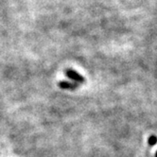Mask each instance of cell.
I'll return each mask as SVG.
<instances>
[{
  "mask_svg": "<svg viewBox=\"0 0 157 157\" xmlns=\"http://www.w3.org/2000/svg\"><path fill=\"white\" fill-rule=\"evenodd\" d=\"M156 157H157V152H156Z\"/></svg>",
  "mask_w": 157,
  "mask_h": 157,
  "instance_id": "cell-4",
  "label": "cell"
},
{
  "mask_svg": "<svg viewBox=\"0 0 157 157\" xmlns=\"http://www.w3.org/2000/svg\"><path fill=\"white\" fill-rule=\"evenodd\" d=\"M66 76L68 77L71 80L77 82H80V83H82L84 82V78L80 75L78 72L74 71V70H70V69H67L66 70Z\"/></svg>",
  "mask_w": 157,
  "mask_h": 157,
  "instance_id": "cell-1",
  "label": "cell"
},
{
  "mask_svg": "<svg viewBox=\"0 0 157 157\" xmlns=\"http://www.w3.org/2000/svg\"><path fill=\"white\" fill-rule=\"evenodd\" d=\"M156 143H157V137H156V136H151V137L149 138V144H150L151 146H154Z\"/></svg>",
  "mask_w": 157,
  "mask_h": 157,
  "instance_id": "cell-3",
  "label": "cell"
},
{
  "mask_svg": "<svg viewBox=\"0 0 157 157\" xmlns=\"http://www.w3.org/2000/svg\"><path fill=\"white\" fill-rule=\"evenodd\" d=\"M59 86L63 89H76L78 87V83L68 82H61Z\"/></svg>",
  "mask_w": 157,
  "mask_h": 157,
  "instance_id": "cell-2",
  "label": "cell"
}]
</instances>
